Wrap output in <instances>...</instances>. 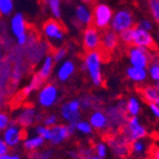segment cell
Masks as SVG:
<instances>
[{"label": "cell", "instance_id": "e575fe53", "mask_svg": "<svg viewBox=\"0 0 159 159\" xmlns=\"http://www.w3.org/2000/svg\"><path fill=\"white\" fill-rule=\"evenodd\" d=\"M11 121H12V117L8 112L0 110V134L8 127Z\"/></svg>", "mask_w": 159, "mask_h": 159}, {"label": "cell", "instance_id": "4fadbf2b", "mask_svg": "<svg viewBox=\"0 0 159 159\" xmlns=\"http://www.w3.org/2000/svg\"><path fill=\"white\" fill-rule=\"evenodd\" d=\"M82 43L87 52L98 50L101 47V34L95 26H88L82 34Z\"/></svg>", "mask_w": 159, "mask_h": 159}, {"label": "cell", "instance_id": "e0dca14e", "mask_svg": "<svg viewBox=\"0 0 159 159\" xmlns=\"http://www.w3.org/2000/svg\"><path fill=\"white\" fill-rule=\"evenodd\" d=\"M55 60H53L52 56L51 55H46L43 57V61H41V65L39 66L37 70V76L40 78V79H43V81L49 79V77L51 76L53 71V67H55Z\"/></svg>", "mask_w": 159, "mask_h": 159}, {"label": "cell", "instance_id": "836d02e7", "mask_svg": "<svg viewBox=\"0 0 159 159\" xmlns=\"http://www.w3.org/2000/svg\"><path fill=\"white\" fill-rule=\"evenodd\" d=\"M40 124H43L46 127H49V128L53 127V126H56L58 124V116L56 114H47V115L43 114V119H41Z\"/></svg>", "mask_w": 159, "mask_h": 159}, {"label": "cell", "instance_id": "60d3db41", "mask_svg": "<svg viewBox=\"0 0 159 159\" xmlns=\"http://www.w3.org/2000/svg\"><path fill=\"white\" fill-rule=\"evenodd\" d=\"M138 27L143 30H146V31L150 32L152 30V28H154V25L148 19H141L140 21H139V24H138Z\"/></svg>", "mask_w": 159, "mask_h": 159}, {"label": "cell", "instance_id": "d590c367", "mask_svg": "<svg viewBox=\"0 0 159 159\" xmlns=\"http://www.w3.org/2000/svg\"><path fill=\"white\" fill-rule=\"evenodd\" d=\"M51 56H52L55 62H61V61H64V59L66 58V56H67V49L64 47L56 48V49L52 51Z\"/></svg>", "mask_w": 159, "mask_h": 159}, {"label": "cell", "instance_id": "b9f144b4", "mask_svg": "<svg viewBox=\"0 0 159 159\" xmlns=\"http://www.w3.org/2000/svg\"><path fill=\"white\" fill-rule=\"evenodd\" d=\"M0 159H22V158L18 152H13V151L9 150L7 154L2 155V156L0 157Z\"/></svg>", "mask_w": 159, "mask_h": 159}, {"label": "cell", "instance_id": "7a4b0ae2", "mask_svg": "<svg viewBox=\"0 0 159 159\" xmlns=\"http://www.w3.org/2000/svg\"><path fill=\"white\" fill-rule=\"evenodd\" d=\"M9 30L13 38L16 39L17 45L25 46L29 43V34H28V25L22 12H13L9 17Z\"/></svg>", "mask_w": 159, "mask_h": 159}, {"label": "cell", "instance_id": "5b68a950", "mask_svg": "<svg viewBox=\"0 0 159 159\" xmlns=\"http://www.w3.org/2000/svg\"><path fill=\"white\" fill-rule=\"evenodd\" d=\"M43 34L51 46H59L65 39L64 26L57 19H48L43 25Z\"/></svg>", "mask_w": 159, "mask_h": 159}, {"label": "cell", "instance_id": "277c9868", "mask_svg": "<svg viewBox=\"0 0 159 159\" xmlns=\"http://www.w3.org/2000/svg\"><path fill=\"white\" fill-rule=\"evenodd\" d=\"M121 136L125 138L129 143L133 141L143 139L147 136V129L146 127L141 124L140 119L138 116H133L127 118V121L121 128Z\"/></svg>", "mask_w": 159, "mask_h": 159}, {"label": "cell", "instance_id": "bcb514c9", "mask_svg": "<svg viewBox=\"0 0 159 159\" xmlns=\"http://www.w3.org/2000/svg\"><path fill=\"white\" fill-rule=\"evenodd\" d=\"M81 1L84 3H90V2H93V0H81Z\"/></svg>", "mask_w": 159, "mask_h": 159}, {"label": "cell", "instance_id": "2e32d148", "mask_svg": "<svg viewBox=\"0 0 159 159\" xmlns=\"http://www.w3.org/2000/svg\"><path fill=\"white\" fill-rule=\"evenodd\" d=\"M119 43V37H118V34H116L115 31L110 30H105V31L101 34V47H102L103 51H107V52H111L117 48Z\"/></svg>", "mask_w": 159, "mask_h": 159}, {"label": "cell", "instance_id": "8d00e7d4", "mask_svg": "<svg viewBox=\"0 0 159 159\" xmlns=\"http://www.w3.org/2000/svg\"><path fill=\"white\" fill-rule=\"evenodd\" d=\"M80 106L82 110H89L95 108V98L93 96H85L84 98L80 99Z\"/></svg>", "mask_w": 159, "mask_h": 159}, {"label": "cell", "instance_id": "ffe728a7", "mask_svg": "<svg viewBox=\"0 0 159 159\" xmlns=\"http://www.w3.org/2000/svg\"><path fill=\"white\" fill-rule=\"evenodd\" d=\"M75 16L77 21L82 26H91L93 24V12L86 5H78L75 10Z\"/></svg>", "mask_w": 159, "mask_h": 159}, {"label": "cell", "instance_id": "7402d4cb", "mask_svg": "<svg viewBox=\"0 0 159 159\" xmlns=\"http://www.w3.org/2000/svg\"><path fill=\"white\" fill-rule=\"evenodd\" d=\"M127 77L131 81L141 84V82L146 81L147 77H148V71L146 68H138V67L130 66L127 69Z\"/></svg>", "mask_w": 159, "mask_h": 159}, {"label": "cell", "instance_id": "f1b7e54d", "mask_svg": "<svg viewBox=\"0 0 159 159\" xmlns=\"http://www.w3.org/2000/svg\"><path fill=\"white\" fill-rule=\"evenodd\" d=\"M147 143L143 139H139V140L133 141L130 143V152L136 156H141L146 152Z\"/></svg>", "mask_w": 159, "mask_h": 159}, {"label": "cell", "instance_id": "f546056e", "mask_svg": "<svg viewBox=\"0 0 159 159\" xmlns=\"http://www.w3.org/2000/svg\"><path fill=\"white\" fill-rule=\"evenodd\" d=\"M34 134L43 137L46 141H49L51 136V129L49 127H46L43 124H37L36 126H34Z\"/></svg>", "mask_w": 159, "mask_h": 159}, {"label": "cell", "instance_id": "44dd1931", "mask_svg": "<svg viewBox=\"0 0 159 159\" xmlns=\"http://www.w3.org/2000/svg\"><path fill=\"white\" fill-rule=\"evenodd\" d=\"M75 69H76V66H75L74 61L71 60H66L64 62H61V65L58 67L56 72V77L59 81L65 82L71 77L75 72Z\"/></svg>", "mask_w": 159, "mask_h": 159}, {"label": "cell", "instance_id": "ab89813d", "mask_svg": "<svg viewBox=\"0 0 159 159\" xmlns=\"http://www.w3.org/2000/svg\"><path fill=\"white\" fill-rule=\"evenodd\" d=\"M95 155L93 147H82L79 151H78V156L79 159H91V157Z\"/></svg>", "mask_w": 159, "mask_h": 159}, {"label": "cell", "instance_id": "74e56055", "mask_svg": "<svg viewBox=\"0 0 159 159\" xmlns=\"http://www.w3.org/2000/svg\"><path fill=\"white\" fill-rule=\"evenodd\" d=\"M133 28H129V29L118 34L119 40L121 43H125V45H131L133 43Z\"/></svg>", "mask_w": 159, "mask_h": 159}, {"label": "cell", "instance_id": "9c48e42d", "mask_svg": "<svg viewBox=\"0 0 159 159\" xmlns=\"http://www.w3.org/2000/svg\"><path fill=\"white\" fill-rule=\"evenodd\" d=\"M135 26V18L134 15L127 9H121L117 11L112 16L111 21H110V29L116 34L125 31V30L133 28Z\"/></svg>", "mask_w": 159, "mask_h": 159}, {"label": "cell", "instance_id": "484cf974", "mask_svg": "<svg viewBox=\"0 0 159 159\" xmlns=\"http://www.w3.org/2000/svg\"><path fill=\"white\" fill-rule=\"evenodd\" d=\"M140 110H141L140 101L138 100L136 97H130L126 101V112H127V115H129V117L138 116Z\"/></svg>", "mask_w": 159, "mask_h": 159}, {"label": "cell", "instance_id": "4dcf8cb0", "mask_svg": "<svg viewBox=\"0 0 159 159\" xmlns=\"http://www.w3.org/2000/svg\"><path fill=\"white\" fill-rule=\"evenodd\" d=\"M30 157L31 159H51L53 157V150L50 148H41L30 152Z\"/></svg>", "mask_w": 159, "mask_h": 159}, {"label": "cell", "instance_id": "9a60e30c", "mask_svg": "<svg viewBox=\"0 0 159 159\" xmlns=\"http://www.w3.org/2000/svg\"><path fill=\"white\" fill-rule=\"evenodd\" d=\"M131 45L145 48L147 50H151L156 48V43L150 32L141 29L138 26L133 28V43Z\"/></svg>", "mask_w": 159, "mask_h": 159}, {"label": "cell", "instance_id": "603a6c76", "mask_svg": "<svg viewBox=\"0 0 159 159\" xmlns=\"http://www.w3.org/2000/svg\"><path fill=\"white\" fill-rule=\"evenodd\" d=\"M43 84H45V81H43V79H40L37 75H34V77L28 81V84L24 87L22 93H24L25 97H29V96H31L32 93H37L40 88L43 87Z\"/></svg>", "mask_w": 159, "mask_h": 159}, {"label": "cell", "instance_id": "83f0119b", "mask_svg": "<svg viewBox=\"0 0 159 159\" xmlns=\"http://www.w3.org/2000/svg\"><path fill=\"white\" fill-rule=\"evenodd\" d=\"M148 75L155 82H159V57H152L148 65Z\"/></svg>", "mask_w": 159, "mask_h": 159}, {"label": "cell", "instance_id": "8992f818", "mask_svg": "<svg viewBox=\"0 0 159 159\" xmlns=\"http://www.w3.org/2000/svg\"><path fill=\"white\" fill-rule=\"evenodd\" d=\"M59 99V89L55 84H43L36 93V102L43 109H49L57 103Z\"/></svg>", "mask_w": 159, "mask_h": 159}, {"label": "cell", "instance_id": "ee69618b", "mask_svg": "<svg viewBox=\"0 0 159 159\" xmlns=\"http://www.w3.org/2000/svg\"><path fill=\"white\" fill-rule=\"evenodd\" d=\"M148 106L149 109H150V111L152 112V115L159 120V107L157 106L156 103H148Z\"/></svg>", "mask_w": 159, "mask_h": 159}, {"label": "cell", "instance_id": "7c38bea8", "mask_svg": "<svg viewBox=\"0 0 159 159\" xmlns=\"http://www.w3.org/2000/svg\"><path fill=\"white\" fill-rule=\"evenodd\" d=\"M108 146L112 154L120 159H124L130 154V143L122 137L121 134H112L108 138Z\"/></svg>", "mask_w": 159, "mask_h": 159}, {"label": "cell", "instance_id": "f35d334b", "mask_svg": "<svg viewBox=\"0 0 159 159\" xmlns=\"http://www.w3.org/2000/svg\"><path fill=\"white\" fill-rule=\"evenodd\" d=\"M93 151H95V155H97L98 157H100V158H105V157L107 156V151H108V147H107L106 143H101V141H99V143H97L93 146Z\"/></svg>", "mask_w": 159, "mask_h": 159}, {"label": "cell", "instance_id": "681fc988", "mask_svg": "<svg viewBox=\"0 0 159 159\" xmlns=\"http://www.w3.org/2000/svg\"><path fill=\"white\" fill-rule=\"evenodd\" d=\"M155 103H156L157 106L159 107V97H158V99H157V100H156V102H155Z\"/></svg>", "mask_w": 159, "mask_h": 159}, {"label": "cell", "instance_id": "5bb4252c", "mask_svg": "<svg viewBox=\"0 0 159 159\" xmlns=\"http://www.w3.org/2000/svg\"><path fill=\"white\" fill-rule=\"evenodd\" d=\"M50 129H51V136H50V139H49V143L51 145H55V146L64 143L66 139H68L76 131L75 124H68V125L57 124L56 126L51 127Z\"/></svg>", "mask_w": 159, "mask_h": 159}, {"label": "cell", "instance_id": "7dc6e473", "mask_svg": "<svg viewBox=\"0 0 159 159\" xmlns=\"http://www.w3.org/2000/svg\"><path fill=\"white\" fill-rule=\"evenodd\" d=\"M91 159H102V158H100V157H98L97 155H93V157H91Z\"/></svg>", "mask_w": 159, "mask_h": 159}, {"label": "cell", "instance_id": "6da1fadb", "mask_svg": "<svg viewBox=\"0 0 159 159\" xmlns=\"http://www.w3.org/2000/svg\"><path fill=\"white\" fill-rule=\"evenodd\" d=\"M85 68L88 72L93 85L96 87H100L102 85V52L98 50L89 51L85 56Z\"/></svg>", "mask_w": 159, "mask_h": 159}, {"label": "cell", "instance_id": "c3c4849f", "mask_svg": "<svg viewBox=\"0 0 159 159\" xmlns=\"http://www.w3.org/2000/svg\"><path fill=\"white\" fill-rule=\"evenodd\" d=\"M155 86H156L157 89H158V91H159V82H156V84H155Z\"/></svg>", "mask_w": 159, "mask_h": 159}, {"label": "cell", "instance_id": "ac0fdd59", "mask_svg": "<svg viewBox=\"0 0 159 159\" xmlns=\"http://www.w3.org/2000/svg\"><path fill=\"white\" fill-rule=\"evenodd\" d=\"M45 143H46V140L43 137H40V136H38V135H29L25 137L21 145L26 151L32 152V151L39 150V149L43 148Z\"/></svg>", "mask_w": 159, "mask_h": 159}, {"label": "cell", "instance_id": "30bf717a", "mask_svg": "<svg viewBox=\"0 0 159 159\" xmlns=\"http://www.w3.org/2000/svg\"><path fill=\"white\" fill-rule=\"evenodd\" d=\"M80 109H81L80 99H72L61 105L60 116L68 124H76L79 121L81 117Z\"/></svg>", "mask_w": 159, "mask_h": 159}, {"label": "cell", "instance_id": "1f68e13d", "mask_svg": "<svg viewBox=\"0 0 159 159\" xmlns=\"http://www.w3.org/2000/svg\"><path fill=\"white\" fill-rule=\"evenodd\" d=\"M75 128H76V131H79L82 135H90L93 130L91 125L89 124V121H86V120H81V119L75 124Z\"/></svg>", "mask_w": 159, "mask_h": 159}, {"label": "cell", "instance_id": "cb8c5ba5", "mask_svg": "<svg viewBox=\"0 0 159 159\" xmlns=\"http://www.w3.org/2000/svg\"><path fill=\"white\" fill-rule=\"evenodd\" d=\"M140 93L145 101L148 103H155L159 97V91L156 86H145L140 89Z\"/></svg>", "mask_w": 159, "mask_h": 159}, {"label": "cell", "instance_id": "d6986e66", "mask_svg": "<svg viewBox=\"0 0 159 159\" xmlns=\"http://www.w3.org/2000/svg\"><path fill=\"white\" fill-rule=\"evenodd\" d=\"M89 124L91 125L93 129L95 130H105L108 128V120H107L106 114L101 110H95L91 112L89 117Z\"/></svg>", "mask_w": 159, "mask_h": 159}, {"label": "cell", "instance_id": "52a82bcc", "mask_svg": "<svg viewBox=\"0 0 159 159\" xmlns=\"http://www.w3.org/2000/svg\"><path fill=\"white\" fill-rule=\"evenodd\" d=\"M25 137H26V129L18 125L15 120H12L8 127L1 133V138L10 149H16L17 147L20 146Z\"/></svg>", "mask_w": 159, "mask_h": 159}, {"label": "cell", "instance_id": "ba28073f", "mask_svg": "<svg viewBox=\"0 0 159 159\" xmlns=\"http://www.w3.org/2000/svg\"><path fill=\"white\" fill-rule=\"evenodd\" d=\"M114 12L111 8L106 3H97L93 7V22L95 27L99 30H106L110 26Z\"/></svg>", "mask_w": 159, "mask_h": 159}, {"label": "cell", "instance_id": "8fae6325", "mask_svg": "<svg viewBox=\"0 0 159 159\" xmlns=\"http://www.w3.org/2000/svg\"><path fill=\"white\" fill-rule=\"evenodd\" d=\"M128 58H129L130 65L133 67L147 68L149 62L151 61L152 56L150 55L149 50H147L145 48L131 46L128 50Z\"/></svg>", "mask_w": 159, "mask_h": 159}, {"label": "cell", "instance_id": "4316f807", "mask_svg": "<svg viewBox=\"0 0 159 159\" xmlns=\"http://www.w3.org/2000/svg\"><path fill=\"white\" fill-rule=\"evenodd\" d=\"M15 12V0H0V17H10Z\"/></svg>", "mask_w": 159, "mask_h": 159}, {"label": "cell", "instance_id": "f6af8a7d", "mask_svg": "<svg viewBox=\"0 0 159 159\" xmlns=\"http://www.w3.org/2000/svg\"><path fill=\"white\" fill-rule=\"evenodd\" d=\"M151 157L152 159H159V149L158 148H154L151 151Z\"/></svg>", "mask_w": 159, "mask_h": 159}, {"label": "cell", "instance_id": "d6a6232c", "mask_svg": "<svg viewBox=\"0 0 159 159\" xmlns=\"http://www.w3.org/2000/svg\"><path fill=\"white\" fill-rule=\"evenodd\" d=\"M148 9L152 19L159 25V0H148Z\"/></svg>", "mask_w": 159, "mask_h": 159}, {"label": "cell", "instance_id": "3957f363", "mask_svg": "<svg viewBox=\"0 0 159 159\" xmlns=\"http://www.w3.org/2000/svg\"><path fill=\"white\" fill-rule=\"evenodd\" d=\"M43 116V114H41L36 107L31 105H26L17 110L12 120H15L24 129H28L36 126L37 124H40Z\"/></svg>", "mask_w": 159, "mask_h": 159}, {"label": "cell", "instance_id": "d4e9b609", "mask_svg": "<svg viewBox=\"0 0 159 159\" xmlns=\"http://www.w3.org/2000/svg\"><path fill=\"white\" fill-rule=\"evenodd\" d=\"M45 3L52 18L59 20L62 15L61 13V0H45Z\"/></svg>", "mask_w": 159, "mask_h": 159}, {"label": "cell", "instance_id": "7bdbcfd3", "mask_svg": "<svg viewBox=\"0 0 159 159\" xmlns=\"http://www.w3.org/2000/svg\"><path fill=\"white\" fill-rule=\"evenodd\" d=\"M9 150H10V148L7 146V143H5V140H3L2 138H1V136H0V157L2 156V155L7 154Z\"/></svg>", "mask_w": 159, "mask_h": 159}]
</instances>
